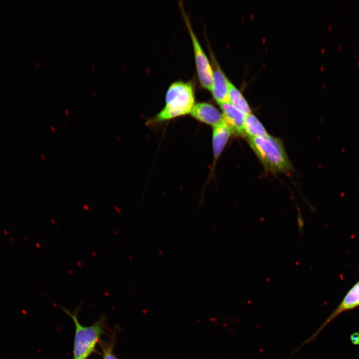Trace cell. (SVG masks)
Segmentation results:
<instances>
[{"label":"cell","instance_id":"obj_1","mask_svg":"<svg viewBox=\"0 0 359 359\" xmlns=\"http://www.w3.org/2000/svg\"><path fill=\"white\" fill-rule=\"evenodd\" d=\"M247 140L265 171L272 174H289L292 172L293 166L282 140L269 135Z\"/></svg>","mask_w":359,"mask_h":359},{"label":"cell","instance_id":"obj_7","mask_svg":"<svg viewBox=\"0 0 359 359\" xmlns=\"http://www.w3.org/2000/svg\"><path fill=\"white\" fill-rule=\"evenodd\" d=\"M220 105L224 119L230 128L232 133L236 136L245 137L244 128L245 114L229 102Z\"/></svg>","mask_w":359,"mask_h":359},{"label":"cell","instance_id":"obj_8","mask_svg":"<svg viewBox=\"0 0 359 359\" xmlns=\"http://www.w3.org/2000/svg\"><path fill=\"white\" fill-rule=\"evenodd\" d=\"M190 114L197 120L213 127L224 120L221 113L216 107L207 103H198L195 104Z\"/></svg>","mask_w":359,"mask_h":359},{"label":"cell","instance_id":"obj_4","mask_svg":"<svg viewBox=\"0 0 359 359\" xmlns=\"http://www.w3.org/2000/svg\"><path fill=\"white\" fill-rule=\"evenodd\" d=\"M184 17L192 42L199 80L203 88L211 91L212 85V68L194 33L187 17L185 14Z\"/></svg>","mask_w":359,"mask_h":359},{"label":"cell","instance_id":"obj_6","mask_svg":"<svg viewBox=\"0 0 359 359\" xmlns=\"http://www.w3.org/2000/svg\"><path fill=\"white\" fill-rule=\"evenodd\" d=\"M212 63V85L211 92L216 102L221 105L229 102L230 81L222 72L215 58L210 52Z\"/></svg>","mask_w":359,"mask_h":359},{"label":"cell","instance_id":"obj_10","mask_svg":"<svg viewBox=\"0 0 359 359\" xmlns=\"http://www.w3.org/2000/svg\"><path fill=\"white\" fill-rule=\"evenodd\" d=\"M244 128L247 138L263 137L269 135L260 121L252 113L245 115Z\"/></svg>","mask_w":359,"mask_h":359},{"label":"cell","instance_id":"obj_5","mask_svg":"<svg viewBox=\"0 0 359 359\" xmlns=\"http://www.w3.org/2000/svg\"><path fill=\"white\" fill-rule=\"evenodd\" d=\"M359 306V280L348 291L344 298L333 313L318 329L309 338L302 343L304 346L313 342L328 324L341 313L353 310Z\"/></svg>","mask_w":359,"mask_h":359},{"label":"cell","instance_id":"obj_3","mask_svg":"<svg viewBox=\"0 0 359 359\" xmlns=\"http://www.w3.org/2000/svg\"><path fill=\"white\" fill-rule=\"evenodd\" d=\"M194 103L192 85L188 82H175L169 87L166 95V105L155 120L165 121L190 113Z\"/></svg>","mask_w":359,"mask_h":359},{"label":"cell","instance_id":"obj_11","mask_svg":"<svg viewBox=\"0 0 359 359\" xmlns=\"http://www.w3.org/2000/svg\"><path fill=\"white\" fill-rule=\"evenodd\" d=\"M229 102L245 115L251 113L248 102L240 91L231 82L229 86Z\"/></svg>","mask_w":359,"mask_h":359},{"label":"cell","instance_id":"obj_13","mask_svg":"<svg viewBox=\"0 0 359 359\" xmlns=\"http://www.w3.org/2000/svg\"><path fill=\"white\" fill-rule=\"evenodd\" d=\"M351 341L354 345H359V333L355 332L351 335Z\"/></svg>","mask_w":359,"mask_h":359},{"label":"cell","instance_id":"obj_9","mask_svg":"<svg viewBox=\"0 0 359 359\" xmlns=\"http://www.w3.org/2000/svg\"><path fill=\"white\" fill-rule=\"evenodd\" d=\"M213 127L212 148L214 159L216 160L221 155L232 133L224 119Z\"/></svg>","mask_w":359,"mask_h":359},{"label":"cell","instance_id":"obj_2","mask_svg":"<svg viewBox=\"0 0 359 359\" xmlns=\"http://www.w3.org/2000/svg\"><path fill=\"white\" fill-rule=\"evenodd\" d=\"M61 309L73 319L75 325V335L72 359H87L96 351L100 337L105 333L106 324L104 317L89 326H83L77 319V311L71 313Z\"/></svg>","mask_w":359,"mask_h":359},{"label":"cell","instance_id":"obj_12","mask_svg":"<svg viewBox=\"0 0 359 359\" xmlns=\"http://www.w3.org/2000/svg\"><path fill=\"white\" fill-rule=\"evenodd\" d=\"M115 341V335H114L112 336L109 341L99 342L102 349L103 359H118L113 352Z\"/></svg>","mask_w":359,"mask_h":359}]
</instances>
